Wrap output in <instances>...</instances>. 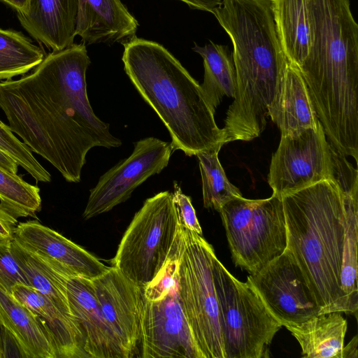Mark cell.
Returning a JSON list of instances; mask_svg holds the SVG:
<instances>
[{
	"label": "cell",
	"mask_w": 358,
	"mask_h": 358,
	"mask_svg": "<svg viewBox=\"0 0 358 358\" xmlns=\"http://www.w3.org/2000/svg\"><path fill=\"white\" fill-rule=\"evenodd\" d=\"M86 45L52 51L29 74L0 82V108L12 131L69 182H79L88 152L118 148L89 101Z\"/></svg>",
	"instance_id": "obj_1"
},
{
	"label": "cell",
	"mask_w": 358,
	"mask_h": 358,
	"mask_svg": "<svg viewBox=\"0 0 358 358\" xmlns=\"http://www.w3.org/2000/svg\"><path fill=\"white\" fill-rule=\"evenodd\" d=\"M312 30L299 69L330 145L358 155V24L350 0H307Z\"/></svg>",
	"instance_id": "obj_2"
},
{
	"label": "cell",
	"mask_w": 358,
	"mask_h": 358,
	"mask_svg": "<svg viewBox=\"0 0 358 358\" xmlns=\"http://www.w3.org/2000/svg\"><path fill=\"white\" fill-rule=\"evenodd\" d=\"M357 178L344 167L334 178L282 196L287 245L308 281L320 313H348L340 275L350 195Z\"/></svg>",
	"instance_id": "obj_3"
},
{
	"label": "cell",
	"mask_w": 358,
	"mask_h": 358,
	"mask_svg": "<svg viewBox=\"0 0 358 358\" xmlns=\"http://www.w3.org/2000/svg\"><path fill=\"white\" fill-rule=\"evenodd\" d=\"M122 45L124 70L166 127L173 152L196 156L225 144L201 85L166 48L136 36Z\"/></svg>",
	"instance_id": "obj_4"
},
{
	"label": "cell",
	"mask_w": 358,
	"mask_h": 358,
	"mask_svg": "<svg viewBox=\"0 0 358 358\" xmlns=\"http://www.w3.org/2000/svg\"><path fill=\"white\" fill-rule=\"evenodd\" d=\"M180 226L185 248L178 264V292L182 308L203 358H226L214 249L202 235Z\"/></svg>",
	"instance_id": "obj_5"
},
{
	"label": "cell",
	"mask_w": 358,
	"mask_h": 358,
	"mask_svg": "<svg viewBox=\"0 0 358 358\" xmlns=\"http://www.w3.org/2000/svg\"><path fill=\"white\" fill-rule=\"evenodd\" d=\"M236 266L250 274L280 255L287 245L282 197L274 194L261 199L243 196L219 211Z\"/></svg>",
	"instance_id": "obj_6"
},
{
	"label": "cell",
	"mask_w": 358,
	"mask_h": 358,
	"mask_svg": "<svg viewBox=\"0 0 358 358\" xmlns=\"http://www.w3.org/2000/svg\"><path fill=\"white\" fill-rule=\"evenodd\" d=\"M214 280L220 306L226 358H266L282 327L246 281L236 279L216 257Z\"/></svg>",
	"instance_id": "obj_7"
},
{
	"label": "cell",
	"mask_w": 358,
	"mask_h": 358,
	"mask_svg": "<svg viewBox=\"0 0 358 358\" xmlns=\"http://www.w3.org/2000/svg\"><path fill=\"white\" fill-rule=\"evenodd\" d=\"M178 227L172 192L147 199L124 232L113 266L145 287L164 265Z\"/></svg>",
	"instance_id": "obj_8"
},
{
	"label": "cell",
	"mask_w": 358,
	"mask_h": 358,
	"mask_svg": "<svg viewBox=\"0 0 358 358\" xmlns=\"http://www.w3.org/2000/svg\"><path fill=\"white\" fill-rule=\"evenodd\" d=\"M338 156L328 141L320 122L317 128L281 136L268 174L273 194L282 197L334 178Z\"/></svg>",
	"instance_id": "obj_9"
},
{
	"label": "cell",
	"mask_w": 358,
	"mask_h": 358,
	"mask_svg": "<svg viewBox=\"0 0 358 358\" xmlns=\"http://www.w3.org/2000/svg\"><path fill=\"white\" fill-rule=\"evenodd\" d=\"M247 282L282 327L300 324L320 313L315 295L287 248L259 271L250 274Z\"/></svg>",
	"instance_id": "obj_10"
},
{
	"label": "cell",
	"mask_w": 358,
	"mask_h": 358,
	"mask_svg": "<svg viewBox=\"0 0 358 358\" xmlns=\"http://www.w3.org/2000/svg\"><path fill=\"white\" fill-rule=\"evenodd\" d=\"M173 152L171 143L157 138L136 142L132 153L103 173L90 190L83 217H96L128 200L135 189L168 166Z\"/></svg>",
	"instance_id": "obj_11"
},
{
	"label": "cell",
	"mask_w": 358,
	"mask_h": 358,
	"mask_svg": "<svg viewBox=\"0 0 358 358\" xmlns=\"http://www.w3.org/2000/svg\"><path fill=\"white\" fill-rule=\"evenodd\" d=\"M140 357L203 358L182 308L178 286L162 299H145Z\"/></svg>",
	"instance_id": "obj_12"
},
{
	"label": "cell",
	"mask_w": 358,
	"mask_h": 358,
	"mask_svg": "<svg viewBox=\"0 0 358 358\" xmlns=\"http://www.w3.org/2000/svg\"><path fill=\"white\" fill-rule=\"evenodd\" d=\"M104 319L125 358L140 352L143 288L114 266L91 280Z\"/></svg>",
	"instance_id": "obj_13"
},
{
	"label": "cell",
	"mask_w": 358,
	"mask_h": 358,
	"mask_svg": "<svg viewBox=\"0 0 358 358\" xmlns=\"http://www.w3.org/2000/svg\"><path fill=\"white\" fill-rule=\"evenodd\" d=\"M13 238L29 251L58 263L73 277L92 280L110 268L87 250L38 220L17 224Z\"/></svg>",
	"instance_id": "obj_14"
},
{
	"label": "cell",
	"mask_w": 358,
	"mask_h": 358,
	"mask_svg": "<svg viewBox=\"0 0 358 358\" xmlns=\"http://www.w3.org/2000/svg\"><path fill=\"white\" fill-rule=\"evenodd\" d=\"M66 289L72 314L80 327L83 349L91 358H125L103 315L92 281L67 275Z\"/></svg>",
	"instance_id": "obj_15"
},
{
	"label": "cell",
	"mask_w": 358,
	"mask_h": 358,
	"mask_svg": "<svg viewBox=\"0 0 358 358\" xmlns=\"http://www.w3.org/2000/svg\"><path fill=\"white\" fill-rule=\"evenodd\" d=\"M78 11V0H29L17 15L33 38L58 51L74 43Z\"/></svg>",
	"instance_id": "obj_16"
},
{
	"label": "cell",
	"mask_w": 358,
	"mask_h": 358,
	"mask_svg": "<svg viewBox=\"0 0 358 358\" xmlns=\"http://www.w3.org/2000/svg\"><path fill=\"white\" fill-rule=\"evenodd\" d=\"M138 26L121 0H78L76 34L85 45L123 44L136 36Z\"/></svg>",
	"instance_id": "obj_17"
},
{
	"label": "cell",
	"mask_w": 358,
	"mask_h": 358,
	"mask_svg": "<svg viewBox=\"0 0 358 358\" xmlns=\"http://www.w3.org/2000/svg\"><path fill=\"white\" fill-rule=\"evenodd\" d=\"M12 294L36 315L53 341L57 358L87 357L83 349L80 327L73 316L62 312L49 299L27 285H15Z\"/></svg>",
	"instance_id": "obj_18"
},
{
	"label": "cell",
	"mask_w": 358,
	"mask_h": 358,
	"mask_svg": "<svg viewBox=\"0 0 358 358\" xmlns=\"http://www.w3.org/2000/svg\"><path fill=\"white\" fill-rule=\"evenodd\" d=\"M268 116L280 129L281 136L315 129L320 123L300 71L289 62L276 96L268 108Z\"/></svg>",
	"instance_id": "obj_19"
},
{
	"label": "cell",
	"mask_w": 358,
	"mask_h": 358,
	"mask_svg": "<svg viewBox=\"0 0 358 358\" xmlns=\"http://www.w3.org/2000/svg\"><path fill=\"white\" fill-rule=\"evenodd\" d=\"M0 313L24 358H57L53 341L36 315L1 284Z\"/></svg>",
	"instance_id": "obj_20"
},
{
	"label": "cell",
	"mask_w": 358,
	"mask_h": 358,
	"mask_svg": "<svg viewBox=\"0 0 358 358\" xmlns=\"http://www.w3.org/2000/svg\"><path fill=\"white\" fill-rule=\"evenodd\" d=\"M342 312L317 314L297 325L285 326L306 358H342L348 322Z\"/></svg>",
	"instance_id": "obj_21"
},
{
	"label": "cell",
	"mask_w": 358,
	"mask_h": 358,
	"mask_svg": "<svg viewBox=\"0 0 358 358\" xmlns=\"http://www.w3.org/2000/svg\"><path fill=\"white\" fill-rule=\"evenodd\" d=\"M277 31L287 62L299 69L310 53L312 30L307 0H271Z\"/></svg>",
	"instance_id": "obj_22"
},
{
	"label": "cell",
	"mask_w": 358,
	"mask_h": 358,
	"mask_svg": "<svg viewBox=\"0 0 358 358\" xmlns=\"http://www.w3.org/2000/svg\"><path fill=\"white\" fill-rule=\"evenodd\" d=\"M10 248L30 287L49 299L62 312L73 316L66 289L67 275H71L65 268L58 263L24 248L13 237Z\"/></svg>",
	"instance_id": "obj_23"
},
{
	"label": "cell",
	"mask_w": 358,
	"mask_h": 358,
	"mask_svg": "<svg viewBox=\"0 0 358 358\" xmlns=\"http://www.w3.org/2000/svg\"><path fill=\"white\" fill-rule=\"evenodd\" d=\"M192 50L203 58L204 76L201 86L215 110L224 96H234L236 73L232 52L227 45L210 41L204 46L195 44Z\"/></svg>",
	"instance_id": "obj_24"
},
{
	"label": "cell",
	"mask_w": 358,
	"mask_h": 358,
	"mask_svg": "<svg viewBox=\"0 0 358 358\" xmlns=\"http://www.w3.org/2000/svg\"><path fill=\"white\" fill-rule=\"evenodd\" d=\"M358 192L350 195L346 205V219L340 275L341 288L345 296L348 313L358 309L357 285Z\"/></svg>",
	"instance_id": "obj_25"
},
{
	"label": "cell",
	"mask_w": 358,
	"mask_h": 358,
	"mask_svg": "<svg viewBox=\"0 0 358 358\" xmlns=\"http://www.w3.org/2000/svg\"><path fill=\"white\" fill-rule=\"evenodd\" d=\"M45 56L43 50L21 32L0 29V80L24 75Z\"/></svg>",
	"instance_id": "obj_26"
},
{
	"label": "cell",
	"mask_w": 358,
	"mask_h": 358,
	"mask_svg": "<svg viewBox=\"0 0 358 358\" xmlns=\"http://www.w3.org/2000/svg\"><path fill=\"white\" fill-rule=\"evenodd\" d=\"M222 145L196 155L200 169L203 206L220 211L229 201L242 196L241 191L228 180L218 158Z\"/></svg>",
	"instance_id": "obj_27"
},
{
	"label": "cell",
	"mask_w": 358,
	"mask_h": 358,
	"mask_svg": "<svg viewBox=\"0 0 358 358\" xmlns=\"http://www.w3.org/2000/svg\"><path fill=\"white\" fill-rule=\"evenodd\" d=\"M0 204L16 219L35 217L41 207L40 189L0 168Z\"/></svg>",
	"instance_id": "obj_28"
},
{
	"label": "cell",
	"mask_w": 358,
	"mask_h": 358,
	"mask_svg": "<svg viewBox=\"0 0 358 358\" xmlns=\"http://www.w3.org/2000/svg\"><path fill=\"white\" fill-rule=\"evenodd\" d=\"M0 149L11 157L36 182H48L50 173L35 158L27 145L0 119Z\"/></svg>",
	"instance_id": "obj_29"
},
{
	"label": "cell",
	"mask_w": 358,
	"mask_h": 358,
	"mask_svg": "<svg viewBox=\"0 0 358 358\" xmlns=\"http://www.w3.org/2000/svg\"><path fill=\"white\" fill-rule=\"evenodd\" d=\"M11 238L0 237V284L10 293L18 284L30 286L11 252Z\"/></svg>",
	"instance_id": "obj_30"
},
{
	"label": "cell",
	"mask_w": 358,
	"mask_h": 358,
	"mask_svg": "<svg viewBox=\"0 0 358 358\" xmlns=\"http://www.w3.org/2000/svg\"><path fill=\"white\" fill-rule=\"evenodd\" d=\"M173 201L179 223L189 230L202 235V229L190 197L182 192L180 187L176 181L173 182Z\"/></svg>",
	"instance_id": "obj_31"
},
{
	"label": "cell",
	"mask_w": 358,
	"mask_h": 358,
	"mask_svg": "<svg viewBox=\"0 0 358 358\" xmlns=\"http://www.w3.org/2000/svg\"><path fill=\"white\" fill-rule=\"evenodd\" d=\"M22 357L23 353L8 329L0 313V358Z\"/></svg>",
	"instance_id": "obj_32"
},
{
	"label": "cell",
	"mask_w": 358,
	"mask_h": 358,
	"mask_svg": "<svg viewBox=\"0 0 358 358\" xmlns=\"http://www.w3.org/2000/svg\"><path fill=\"white\" fill-rule=\"evenodd\" d=\"M17 219L8 213L0 204V237L12 238Z\"/></svg>",
	"instance_id": "obj_33"
},
{
	"label": "cell",
	"mask_w": 358,
	"mask_h": 358,
	"mask_svg": "<svg viewBox=\"0 0 358 358\" xmlns=\"http://www.w3.org/2000/svg\"><path fill=\"white\" fill-rule=\"evenodd\" d=\"M185 3L190 8L213 13V10L220 6L222 0H178Z\"/></svg>",
	"instance_id": "obj_34"
},
{
	"label": "cell",
	"mask_w": 358,
	"mask_h": 358,
	"mask_svg": "<svg viewBox=\"0 0 358 358\" xmlns=\"http://www.w3.org/2000/svg\"><path fill=\"white\" fill-rule=\"evenodd\" d=\"M18 164L0 149V168L13 174H17Z\"/></svg>",
	"instance_id": "obj_35"
},
{
	"label": "cell",
	"mask_w": 358,
	"mask_h": 358,
	"mask_svg": "<svg viewBox=\"0 0 358 358\" xmlns=\"http://www.w3.org/2000/svg\"><path fill=\"white\" fill-rule=\"evenodd\" d=\"M357 336H355L343 349L342 358H357Z\"/></svg>",
	"instance_id": "obj_36"
},
{
	"label": "cell",
	"mask_w": 358,
	"mask_h": 358,
	"mask_svg": "<svg viewBox=\"0 0 358 358\" xmlns=\"http://www.w3.org/2000/svg\"><path fill=\"white\" fill-rule=\"evenodd\" d=\"M13 8L16 12H22L25 10L29 0H0Z\"/></svg>",
	"instance_id": "obj_37"
}]
</instances>
